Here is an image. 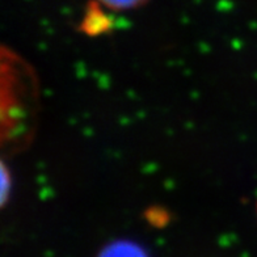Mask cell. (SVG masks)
<instances>
[{"mask_svg":"<svg viewBox=\"0 0 257 257\" xmlns=\"http://www.w3.org/2000/svg\"><path fill=\"white\" fill-rule=\"evenodd\" d=\"M3 142L20 147L29 141L36 101V79L24 61L3 54Z\"/></svg>","mask_w":257,"mask_h":257,"instance_id":"cell-1","label":"cell"},{"mask_svg":"<svg viewBox=\"0 0 257 257\" xmlns=\"http://www.w3.org/2000/svg\"><path fill=\"white\" fill-rule=\"evenodd\" d=\"M96 257H150L143 247L136 241L118 239L106 244Z\"/></svg>","mask_w":257,"mask_h":257,"instance_id":"cell-2","label":"cell"},{"mask_svg":"<svg viewBox=\"0 0 257 257\" xmlns=\"http://www.w3.org/2000/svg\"><path fill=\"white\" fill-rule=\"evenodd\" d=\"M149 0H95L100 7L113 12H127L142 7Z\"/></svg>","mask_w":257,"mask_h":257,"instance_id":"cell-3","label":"cell"}]
</instances>
